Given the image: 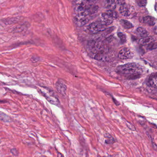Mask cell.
Wrapping results in <instances>:
<instances>
[{
	"mask_svg": "<svg viewBox=\"0 0 157 157\" xmlns=\"http://www.w3.org/2000/svg\"><path fill=\"white\" fill-rule=\"evenodd\" d=\"M120 73L124 75H137L143 72V66L136 63H130L117 68Z\"/></svg>",
	"mask_w": 157,
	"mask_h": 157,
	"instance_id": "6da1fadb",
	"label": "cell"
},
{
	"mask_svg": "<svg viewBox=\"0 0 157 157\" xmlns=\"http://www.w3.org/2000/svg\"><path fill=\"white\" fill-rule=\"evenodd\" d=\"M106 26L101 21L94 22L88 25L86 31L89 33L92 34L98 33L103 32L106 29Z\"/></svg>",
	"mask_w": 157,
	"mask_h": 157,
	"instance_id": "7a4b0ae2",
	"label": "cell"
},
{
	"mask_svg": "<svg viewBox=\"0 0 157 157\" xmlns=\"http://www.w3.org/2000/svg\"><path fill=\"white\" fill-rule=\"evenodd\" d=\"M41 92L43 95L44 96L45 98L49 102L53 105H58L59 103V100L57 98L56 96L55 95L54 93L51 90H49L47 88L43 87L42 89H41Z\"/></svg>",
	"mask_w": 157,
	"mask_h": 157,
	"instance_id": "3957f363",
	"label": "cell"
},
{
	"mask_svg": "<svg viewBox=\"0 0 157 157\" xmlns=\"http://www.w3.org/2000/svg\"><path fill=\"white\" fill-rule=\"evenodd\" d=\"M91 18L82 14H77L74 17V22L78 26H83L88 23Z\"/></svg>",
	"mask_w": 157,
	"mask_h": 157,
	"instance_id": "277c9868",
	"label": "cell"
},
{
	"mask_svg": "<svg viewBox=\"0 0 157 157\" xmlns=\"http://www.w3.org/2000/svg\"><path fill=\"white\" fill-rule=\"evenodd\" d=\"M134 55V53L130 48H124L120 51L118 58L122 59H127L132 58Z\"/></svg>",
	"mask_w": 157,
	"mask_h": 157,
	"instance_id": "5b68a950",
	"label": "cell"
},
{
	"mask_svg": "<svg viewBox=\"0 0 157 157\" xmlns=\"http://www.w3.org/2000/svg\"><path fill=\"white\" fill-rule=\"evenodd\" d=\"M55 87L57 90L61 94L64 96L65 95L66 92V86L63 82L60 81H57L55 84Z\"/></svg>",
	"mask_w": 157,
	"mask_h": 157,
	"instance_id": "8992f818",
	"label": "cell"
},
{
	"mask_svg": "<svg viewBox=\"0 0 157 157\" xmlns=\"http://www.w3.org/2000/svg\"><path fill=\"white\" fill-rule=\"evenodd\" d=\"M101 22L106 25H110L113 22V19L107 13H103L101 15Z\"/></svg>",
	"mask_w": 157,
	"mask_h": 157,
	"instance_id": "52a82bcc",
	"label": "cell"
},
{
	"mask_svg": "<svg viewBox=\"0 0 157 157\" xmlns=\"http://www.w3.org/2000/svg\"><path fill=\"white\" fill-rule=\"evenodd\" d=\"M155 41V38L153 36H147L146 38H142L140 39L139 42L142 45H145L147 44H150L152 42H154Z\"/></svg>",
	"mask_w": 157,
	"mask_h": 157,
	"instance_id": "ba28073f",
	"label": "cell"
},
{
	"mask_svg": "<svg viewBox=\"0 0 157 157\" xmlns=\"http://www.w3.org/2000/svg\"><path fill=\"white\" fill-rule=\"evenodd\" d=\"M120 13L123 16L127 17L130 14V12L127 5L125 4L120 5L119 8Z\"/></svg>",
	"mask_w": 157,
	"mask_h": 157,
	"instance_id": "9c48e42d",
	"label": "cell"
},
{
	"mask_svg": "<svg viewBox=\"0 0 157 157\" xmlns=\"http://www.w3.org/2000/svg\"><path fill=\"white\" fill-rule=\"evenodd\" d=\"M143 20L145 23L147 24V25L150 26H153L156 24V19L153 17H151L150 16H147L144 17Z\"/></svg>",
	"mask_w": 157,
	"mask_h": 157,
	"instance_id": "30bf717a",
	"label": "cell"
},
{
	"mask_svg": "<svg viewBox=\"0 0 157 157\" xmlns=\"http://www.w3.org/2000/svg\"><path fill=\"white\" fill-rule=\"evenodd\" d=\"M116 1H107L105 2V7L107 9H109V10H113L116 8Z\"/></svg>",
	"mask_w": 157,
	"mask_h": 157,
	"instance_id": "8fae6325",
	"label": "cell"
},
{
	"mask_svg": "<svg viewBox=\"0 0 157 157\" xmlns=\"http://www.w3.org/2000/svg\"><path fill=\"white\" fill-rule=\"evenodd\" d=\"M149 84L153 88H157V74L151 76L149 79Z\"/></svg>",
	"mask_w": 157,
	"mask_h": 157,
	"instance_id": "7c38bea8",
	"label": "cell"
},
{
	"mask_svg": "<svg viewBox=\"0 0 157 157\" xmlns=\"http://www.w3.org/2000/svg\"><path fill=\"white\" fill-rule=\"evenodd\" d=\"M120 22L122 26L125 29H130L133 27L132 24L131 23L130 21H128V20H124V19H122L120 21Z\"/></svg>",
	"mask_w": 157,
	"mask_h": 157,
	"instance_id": "4fadbf2b",
	"label": "cell"
},
{
	"mask_svg": "<svg viewBox=\"0 0 157 157\" xmlns=\"http://www.w3.org/2000/svg\"><path fill=\"white\" fill-rule=\"evenodd\" d=\"M137 31L140 36L143 38H146L148 36V32L144 28L138 27L137 29Z\"/></svg>",
	"mask_w": 157,
	"mask_h": 157,
	"instance_id": "5bb4252c",
	"label": "cell"
},
{
	"mask_svg": "<svg viewBox=\"0 0 157 157\" xmlns=\"http://www.w3.org/2000/svg\"><path fill=\"white\" fill-rule=\"evenodd\" d=\"M1 120L4 122H11V118L9 116L5 113H1Z\"/></svg>",
	"mask_w": 157,
	"mask_h": 157,
	"instance_id": "9a60e30c",
	"label": "cell"
},
{
	"mask_svg": "<svg viewBox=\"0 0 157 157\" xmlns=\"http://www.w3.org/2000/svg\"><path fill=\"white\" fill-rule=\"evenodd\" d=\"M106 13L110 17L113 18V19H116L118 17L117 13L114 10H108L107 11Z\"/></svg>",
	"mask_w": 157,
	"mask_h": 157,
	"instance_id": "2e32d148",
	"label": "cell"
},
{
	"mask_svg": "<svg viewBox=\"0 0 157 157\" xmlns=\"http://www.w3.org/2000/svg\"><path fill=\"white\" fill-rule=\"evenodd\" d=\"M117 36H118V38H119L122 43H124L127 41V38L125 34L123 33L122 32H118L117 33Z\"/></svg>",
	"mask_w": 157,
	"mask_h": 157,
	"instance_id": "e0dca14e",
	"label": "cell"
},
{
	"mask_svg": "<svg viewBox=\"0 0 157 157\" xmlns=\"http://www.w3.org/2000/svg\"><path fill=\"white\" fill-rule=\"evenodd\" d=\"M115 140H114V138L111 136H108L107 137V140H105V143L107 144H113V143H115Z\"/></svg>",
	"mask_w": 157,
	"mask_h": 157,
	"instance_id": "ac0fdd59",
	"label": "cell"
},
{
	"mask_svg": "<svg viewBox=\"0 0 157 157\" xmlns=\"http://www.w3.org/2000/svg\"><path fill=\"white\" fill-rule=\"evenodd\" d=\"M157 48V43L156 42H152L149 44L147 47V49L149 50H153Z\"/></svg>",
	"mask_w": 157,
	"mask_h": 157,
	"instance_id": "d6986e66",
	"label": "cell"
},
{
	"mask_svg": "<svg viewBox=\"0 0 157 157\" xmlns=\"http://www.w3.org/2000/svg\"><path fill=\"white\" fill-rule=\"evenodd\" d=\"M126 124L127 126L128 127V128L131 130H132V131H136V128L133 125V124L127 121L126 122Z\"/></svg>",
	"mask_w": 157,
	"mask_h": 157,
	"instance_id": "ffe728a7",
	"label": "cell"
},
{
	"mask_svg": "<svg viewBox=\"0 0 157 157\" xmlns=\"http://www.w3.org/2000/svg\"><path fill=\"white\" fill-rule=\"evenodd\" d=\"M138 5L139 6H144L147 5V2L146 1L143 0V1H139L137 2Z\"/></svg>",
	"mask_w": 157,
	"mask_h": 157,
	"instance_id": "44dd1931",
	"label": "cell"
},
{
	"mask_svg": "<svg viewBox=\"0 0 157 157\" xmlns=\"http://www.w3.org/2000/svg\"><path fill=\"white\" fill-rule=\"evenodd\" d=\"M11 152L13 154V155H14V156H18V152L16 148L12 149L11 150Z\"/></svg>",
	"mask_w": 157,
	"mask_h": 157,
	"instance_id": "7402d4cb",
	"label": "cell"
},
{
	"mask_svg": "<svg viewBox=\"0 0 157 157\" xmlns=\"http://www.w3.org/2000/svg\"><path fill=\"white\" fill-rule=\"evenodd\" d=\"M16 19H8L7 21L5 22V23L7 24L14 23L15 22V20H16Z\"/></svg>",
	"mask_w": 157,
	"mask_h": 157,
	"instance_id": "603a6c76",
	"label": "cell"
},
{
	"mask_svg": "<svg viewBox=\"0 0 157 157\" xmlns=\"http://www.w3.org/2000/svg\"><path fill=\"white\" fill-rule=\"evenodd\" d=\"M117 4H120V5L125 4V2H124V1H117Z\"/></svg>",
	"mask_w": 157,
	"mask_h": 157,
	"instance_id": "cb8c5ba5",
	"label": "cell"
},
{
	"mask_svg": "<svg viewBox=\"0 0 157 157\" xmlns=\"http://www.w3.org/2000/svg\"><path fill=\"white\" fill-rule=\"evenodd\" d=\"M153 32H154L155 34H157V26L154 28V29H153Z\"/></svg>",
	"mask_w": 157,
	"mask_h": 157,
	"instance_id": "d4e9b609",
	"label": "cell"
},
{
	"mask_svg": "<svg viewBox=\"0 0 157 157\" xmlns=\"http://www.w3.org/2000/svg\"><path fill=\"white\" fill-rule=\"evenodd\" d=\"M58 157H64L63 154H62L61 153H58Z\"/></svg>",
	"mask_w": 157,
	"mask_h": 157,
	"instance_id": "484cf974",
	"label": "cell"
}]
</instances>
